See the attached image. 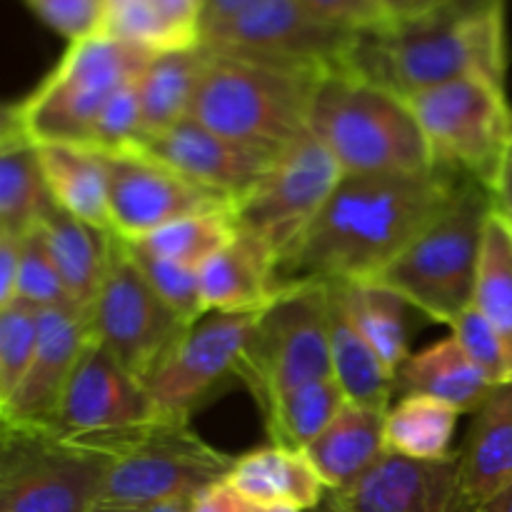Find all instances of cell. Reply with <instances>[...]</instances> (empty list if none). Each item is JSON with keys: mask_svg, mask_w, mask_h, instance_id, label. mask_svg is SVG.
Listing matches in <instances>:
<instances>
[{"mask_svg": "<svg viewBox=\"0 0 512 512\" xmlns=\"http://www.w3.org/2000/svg\"><path fill=\"white\" fill-rule=\"evenodd\" d=\"M465 175H343L320 213L278 260L280 290L375 280L450 203Z\"/></svg>", "mask_w": 512, "mask_h": 512, "instance_id": "obj_1", "label": "cell"}, {"mask_svg": "<svg viewBox=\"0 0 512 512\" xmlns=\"http://www.w3.org/2000/svg\"><path fill=\"white\" fill-rule=\"evenodd\" d=\"M345 70L400 98L465 75L505 85V10H473L455 3L430 18L360 35Z\"/></svg>", "mask_w": 512, "mask_h": 512, "instance_id": "obj_2", "label": "cell"}, {"mask_svg": "<svg viewBox=\"0 0 512 512\" xmlns=\"http://www.w3.org/2000/svg\"><path fill=\"white\" fill-rule=\"evenodd\" d=\"M325 73L208 45L190 118L225 138L283 150L308 133L310 105Z\"/></svg>", "mask_w": 512, "mask_h": 512, "instance_id": "obj_3", "label": "cell"}, {"mask_svg": "<svg viewBox=\"0 0 512 512\" xmlns=\"http://www.w3.org/2000/svg\"><path fill=\"white\" fill-rule=\"evenodd\" d=\"M308 130L330 150L343 175L430 173L433 153L408 100L345 68L315 88Z\"/></svg>", "mask_w": 512, "mask_h": 512, "instance_id": "obj_4", "label": "cell"}, {"mask_svg": "<svg viewBox=\"0 0 512 512\" xmlns=\"http://www.w3.org/2000/svg\"><path fill=\"white\" fill-rule=\"evenodd\" d=\"M153 55L105 33L70 43L28 95L5 105L3 130L20 135L35 148H88L95 120L108 100L138 80Z\"/></svg>", "mask_w": 512, "mask_h": 512, "instance_id": "obj_5", "label": "cell"}, {"mask_svg": "<svg viewBox=\"0 0 512 512\" xmlns=\"http://www.w3.org/2000/svg\"><path fill=\"white\" fill-rule=\"evenodd\" d=\"M490 213V190L480 180L463 178L450 203L370 283L395 290L435 323L453 325L473 305Z\"/></svg>", "mask_w": 512, "mask_h": 512, "instance_id": "obj_6", "label": "cell"}, {"mask_svg": "<svg viewBox=\"0 0 512 512\" xmlns=\"http://www.w3.org/2000/svg\"><path fill=\"white\" fill-rule=\"evenodd\" d=\"M83 438L113 458L100 500L105 505L193 500L225 483L238 460L213 448L183 418H153Z\"/></svg>", "mask_w": 512, "mask_h": 512, "instance_id": "obj_7", "label": "cell"}, {"mask_svg": "<svg viewBox=\"0 0 512 512\" xmlns=\"http://www.w3.org/2000/svg\"><path fill=\"white\" fill-rule=\"evenodd\" d=\"M333 378L330 290L323 283L288 285L258 315L238 380L265 415L283 395Z\"/></svg>", "mask_w": 512, "mask_h": 512, "instance_id": "obj_8", "label": "cell"}, {"mask_svg": "<svg viewBox=\"0 0 512 512\" xmlns=\"http://www.w3.org/2000/svg\"><path fill=\"white\" fill-rule=\"evenodd\" d=\"M110 458L83 435L13 428L0 435V512H93Z\"/></svg>", "mask_w": 512, "mask_h": 512, "instance_id": "obj_9", "label": "cell"}, {"mask_svg": "<svg viewBox=\"0 0 512 512\" xmlns=\"http://www.w3.org/2000/svg\"><path fill=\"white\" fill-rule=\"evenodd\" d=\"M405 100L428 140L435 165L490 188L512 138L505 85L483 75H465Z\"/></svg>", "mask_w": 512, "mask_h": 512, "instance_id": "obj_10", "label": "cell"}, {"mask_svg": "<svg viewBox=\"0 0 512 512\" xmlns=\"http://www.w3.org/2000/svg\"><path fill=\"white\" fill-rule=\"evenodd\" d=\"M90 325L110 355L143 383H148L160 360L188 328V323L155 293L130 255L128 243L115 233L108 273L90 308Z\"/></svg>", "mask_w": 512, "mask_h": 512, "instance_id": "obj_11", "label": "cell"}, {"mask_svg": "<svg viewBox=\"0 0 512 512\" xmlns=\"http://www.w3.org/2000/svg\"><path fill=\"white\" fill-rule=\"evenodd\" d=\"M340 178V165L308 130L280 150L268 173L235 203V223L263 238L280 260L320 213Z\"/></svg>", "mask_w": 512, "mask_h": 512, "instance_id": "obj_12", "label": "cell"}, {"mask_svg": "<svg viewBox=\"0 0 512 512\" xmlns=\"http://www.w3.org/2000/svg\"><path fill=\"white\" fill-rule=\"evenodd\" d=\"M258 315L260 310H210L190 323L145 383L155 415L190 420V415L230 378L238 380L240 360Z\"/></svg>", "mask_w": 512, "mask_h": 512, "instance_id": "obj_13", "label": "cell"}, {"mask_svg": "<svg viewBox=\"0 0 512 512\" xmlns=\"http://www.w3.org/2000/svg\"><path fill=\"white\" fill-rule=\"evenodd\" d=\"M108 168L110 230L125 243H138L180 218L210 210H233L235 203L193 183L143 150L103 155Z\"/></svg>", "mask_w": 512, "mask_h": 512, "instance_id": "obj_14", "label": "cell"}, {"mask_svg": "<svg viewBox=\"0 0 512 512\" xmlns=\"http://www.w3.org/2000/svg\"><path fill=\"white\" fill-rule=\"evenodd\" d=\"M358 40V33L315 18L298 0H263L203 35L210 48L320 70L345 68Z\"/></svg>", "mask_w": 512, "mask_h": 512, "instance_id": "obj_15", "label": "cell"}, {"mask_svg": "<svg viewBox=\"0 0 512 512\" xmlns=\"http://www.w3.org/2000/svg\"><path fill=\"white\" fill-rule=\"evenodd\" d=\"M158 418L148 385L125 370L98 338H90L78 360L55 428L63 435H88L128 428Z\"/></svg>", "mask_w": 512, "mask_h": 512, "instance_id": "obj_16", "label": "cell"}, {"mask_svg": "<svg viewBox=\"0 0 512 512\" xmlns=\"http://www.w3.org/2000/svg\"><path fill=\"white\" fill-rule=\"evenodd\" d=\"M90 338V313L78 308L40 310L38 350L20 388L8 403L0 405L3 425L55 428L65 390Z\"/></svg>", "mask_w": 512, "mask_h": 512, "instance_id": "obj_17", "label": "cell"}, {"mask_svg": "<svg viewBox=\"0 0 512 512\" xmlns=\"http://www.w3.org/2000/svg\"><path fill=\"white\" fill-rule=\"evenodd\" d=\"M328 495L343 512H470L460 493V453L440 460L385 453L358 483Z\"/></svg>", "mask_w": 512, "mask_h": 512, "instance_id": "obj_18", "label": "cell"}, {"mask_svg": "<svg viewBox=\"0 0 512 512\" xmlns=\"http://www.w3.org/2000/svg\"><path fill=\"white\" fill-rule=\"evenodd\" d=\"M140 150L233 203H238L268 173L280 153L225 138L193 118L180 120L175 128L145 143Z\"/></svg>", "mask_w": 512, "mask_h": 512, "instance_id": "obj_19", "label": "cell"}, {"mask_svg": "<svg viewBox=\"0 0 512 512\" xmlns=\"http://www.w3.org/2000/svg\"><path fill=\"white\" fill-rule=\"evenodd\" d=\"M205 313L263 310L280 293L278 253L258 235L240 230L198 268Z\"/></svg>", "mask_w": 512, "mask_h": 512, "instance_id": "obj_20", "label": "cell"}, {"mask_svg": "<svg viewBox=\"0 0 512 512\" xmlns=\"http://www.w3.org/2000/svg\"><path fill=\"white\" fill-rule=\"evenodd\" d=\"M460 453V493L470 512L512 485V383L495 385L475 410Z\"/></svg>", "mask_w": 512, "mask_h": 512, "instance_id": "obj_21", "label": "cell"}, {"mask_svg": "<svg viewBox=\"0 0 512 512\" xmlns=\"http://www.w3.org/2000/svg\"><path fill=\"white\" fill-rule=\"evenodd\" d=\"M228 485L248 503L290 505L303 512H313L328 498V488L305 450L278 445L240 455L228 475Z\"/></svg>", "mask_w": 512, "mask_h": 512, "instance_id": "obj_22", "label": "cell"}, {"mask_svg": "<svg viewBox=\"0 0 512 512\" xmlns=\"http://www.w3.org/2000/svg\"><path fill=\"white\" fill-rule=\"evenodd\" d=\"M385 453V413L353 403H345L323 435L305 450L328 493L358 483Z\"/></svg>", "mask_w": 512, "mask_h": 512, "instance_id": "obj_23", "label": "cell"}, {"mask_svg": "<svg viewBox=\"0 0 512 512\" xmlns=\"http://www.w3.org/2000/svg\"><path fill=\"white\" fill-rule=\"evenodd\" d=\"M40 230L73 308L90 313L108 273L113 233L83 223L58 205L45 215Z\"/></svg>", "mask_w": 512, "mask_h": 512, "instance_id": "obj_24", "label": "cell"}, {"mask_svg": "<svg viewBox=\"0 0 512 512\" xmlns=\"http://www.w3.org/2000/svg\"><path fill=\"white\" fill-rule=\"evenodd\" d=\"M208 63V45L155 53L138 78L140 130L143 148L158 135L168 133L180 120L190 118L195 90Z\"/></svg>", "mask_w": 512, "mask_h": 512, "instance_id": "obj_25", "label": "cell"}, {"mask_svg": "<svg viewBox=\"0 0 512 512\" xmlns=\"http://www.w3.org/2000/svg\"><path fill=\"white\" fill-rule=\"evenodd\" d=\"M105 35L150 53L203 43L200 0H105Z\"/></svg>", "mask_w": 512, "mask_h": 512, "instance_id": "obj_26", "label": "cell"}, {"mask_svg": "<svg viewBox=\"0 0 512 512\" xmlns=\"http://www.w3.org/2000/svg\"><path fill=\"white\" fill-rule=\"evenodd\" d=\"M495 385L488 383L463 345L450 338L428 345L420 353H410L398 370V390L403 395H428L440 403L453 405L458 413H475L488 400Z\"/></svg>", "mask_w": 512, "mask_h": 512, "instance_id": "obj_27", "label": "cell"}, {"mask_svg": "<svg viewBox=\"0 0 512 512\" xmlns=\"http://www.w3.org/2000/svg\"><path fill=\"white\" fill-rule=\"evenodd\" d=\"M328 290L333 380L340 385L348 403L388 413L390 398L398 390V375L380 360V355L360 335L333 285H328Z\"/></svg>", "mask_w": 512, "mask_h": 512, "instance_id": "obj_28", "label": "cell"}, {"mask_svg": "<svg viewBox=\"0 0 512 512\" xmlns=\"http://www.w3.org/2000/svg\"><path fill=\"white\" fill-rule=\"evenodd\" d=\"M38 160L58 208L83 223L110 230L108 168L103 155L78 145H40Z\"/></svg>", "mask_w": 512, "mask_h": 512, "instance_id": "obj_29", "label": "cell"}, {"mask_svg": "<svg viewBox=\"0 0 512 512\" xmlns=\"http://www.w3.org/2000/svg\"><path fill=\"white\" fill-rule=\"evenodd\" d=\"M53 208L38 148L10 130H0V233H30Z\"/></svg>", "mask_w": 512, "mask_h": 512, "instance_id": "obj_30", "label": "cell"}, {"mask_svg": "<svg viewBox=\"0 0 512 512\" xmlns=\"http://www.w3.org/2000/svg\"><path fill=\"white\" fill-rule=\"evenodd\" d=\"M333 288L360 335L398 375L405 360L410 358L408 308L413 305L395 290L370 283V280L368 283H333Z\"/></svg>", "mask_w": 512, "mask_h": 512, "instance_id": "obj_31", "label": "cell"}, {"mask_svg": "<svg viewBox=\"0 0 512 512\" xmlns=\"http://www.w3.org/2000/svg\"><path fill=\"white\" fill-rule=\"evenodd\" d=\"M458 415L453 405L428 395H403L385 413V450L413 460L448 458Z\"/></svg>", "mask_w": 512, "mask_h": 512, "instance_id": "obj_32", "label": "cell"}, {"mask_svg": "<svg viewBox=\"0 0 512 512\" xmlns=\"http://www.w3.org/2000/svg\"><path fill=\"white\" fill-rule=\"evenodd\" d=\"M345 403L348 400L333 378L315 380L283 395L263 418L270 443L288 450H308V445L323 435Z\"/></svg>", "mask_w": 512, "mask_h": 512, "instance_id": "obj_33", "label": "cell"}, {"mask_svg": "<svg viewBox=\"0 0 512 512\" xmlns=\"http://www.w3.org/2000/svg\"><path fill=\"white\" fill-rule=\"evenodd\" d=\"M473 305L500 333L512 365V230L495 210L485 225Z\"/></svg>", "mask_w": 512, "mask_h": 512, "instance_id": "obj_34", "label": "cell"}, {"mask_svg": "<svg viewBox=\"0 0 512 512\" xmlns=\"http://www.w3.org/2000/svg\"><path fill=\"white\" fill-rule=\"evenodd\" d=\"M235 233H238V223H235L233 210H210V213L175 220V223L165 225V228L150 233L148 238L130 245L155 255V258L200 268L210 255L228 245L235 238Z\"/></svg>", "mask_w": 512, "mask_h": 512, "instance_id": "obj_35", "label": "cell"}, {"mask_svg": "<svg viewBox=\"0 0 512 512\" xmlns=\"http://www.w3.org/2000/svg\"><path fill=\"white\" fill-rule=\"evenodd\" d=\"M40 310L15 300L0 308V405L8 403L28 375L38 350Z\"/></svg>", "mask_w": 512, "mask_h": 512, "instance_id": "obj_36", "label": "cell"}, {"mask_svg": "<svg viewBox=\"0 0 512 512\" xmlns=\"http://www.w3.org/2000/svg\"><path fill=\"white\" fill-rule=\"evenodd\" d=\"M15 300L35 305L38 310L73 308L58 268L50 258L48 240L40 225L20 238V265H18V293Z\"/></svg>", "mask_w": 512, "mask_h": 512, "instance_id": "obj_37", "label": "cell"}, {"mask_svg": "<svg viewBox=\"0 0 512 512\" xmlns=\"http://www.w3.org/2000/svg\"><path fill=\"white\" fill-rule=\"evenodd\" d=\"M130 255L138 263V268L143 270V275L148 278V283L153 285L155 293L185 320V323H195L198 318L205 315L203 305V293H200V275L198 268H190V265L175 263V260L155 258V255L145 253V250L130 245Z\"/></svg>", "mask_w": 512, "mask_h": 512, "instance_id": "obj_38", "label": "cell"}, {"mask_svg": "<svg viewBox=\"0 0 512 512\" xmlns=\"http://www.w3.org/2000/svg\"><path fill=\"white\" fill-rule=\"evenodd\" d=\"M143 143V130H140V95L138 80L120 88L108 105L103 108L100 118L95 120L93 133H90L88 150L100 155L133 153L140 150Z\"/></svg>", "mask_w": 512, "mask_h": 512, "instance_id": "obj_39", "label": "cell"}, {"mask_svg": "<svg viewBox=\"0 0 512 512\" xmlns=\"http://www.w3.org/2000/svg\"><path fill=\"white\" fill-rule=\"evenodd\" d=\"M450 330H453L455 340L463 345L465 355L473 360L475 368L488 378L490 385L512 383V365L503 338L475 305L463 310L450 325Z\"/></svg>", "mask_w": 512, "mask_h": 512, "instance_id": "obj_40", "label": "cell"}, {"mask_svg": "<svg viewBox=\"0 0 512 512\" xmlns=\"http://www.w3.org/2000/svg\"><path fill=\"white\" fill-rule=\"evenodd\" d=\"M35 20L70 43L103 33L105 0H20Z\"/></svg>", "mask_w": 512, "mask_h": 512, "instance_id": "obj_41", "label": "cell"}, {"mask_svg": "<svg viewBox=\"0 0 512 512\" xmlns=\"http://www.w3.org/2000/svg\"><path fill=\"white\" fill-rule=\"evenodd\" d=\"M298 3L315 18L350 33L368 35L393 28V20L388 18L380 0H298Z\"/></svg>", "mask_w": 512, "mask_h": 512, "instance_id": "obj_42", "label": "cell"}, {"mask_svg": "<svg viewBox=\"0 0 512 512\" xmlns=\"http://www.w3.org/2000/svg\"><path fill=\"white\" fill-rule=\"evenodd\" d=\"M20 238L23 235L0 233V308L13 305L15 293H18Z\"/></svg>", "mask_w": 512, "mask_h": 512, "instance_id": "obj_43", "label": "cell"}, {"mask_svg": "<svg viewBox=\"0 0 512 512\" xmlns=\"http://www.w3.org/2000/svg\"><path fill=\"white\" fill-rule=\"evenodd\" d=\"M380 3L393 25H400L443 13V10L453 8L458 0H380Z\"/></svg>", "mask_w": 512, "mask_h": 512, "instance_id": "obj_44", "label": "cell"}, {"mask_svg": "<svg viewBox=\"0 0 512 512\" xmlns=\"http://www.w3.org/2000/svg\"><path fill=\"white\" fill-rule=\"evenodd\" d=\"M490 198H493V210L500 218L508 223L512 230V138L505 148L503 158H500L498 173H495L493 183H490Z\"/></svg>", "mask_w": 512, "mask_h": 512, "instance_id": "obj_45", "label": "cell"}, {"mask_svg": "<svg viewBox=\"0 0 512 512\" xmlns=\"http://www.w3.org/2000/svg\"><path fill=\"white\" fill-rule=\"evenodd\" d=\"M190 512H243V498L225 480L195 495Z\"/></svg>", "mask_w": 512, "mask_h": 512, "instance_id": "obj_46", "label": "cell"}, {"mask_svg": "<svg viewBox=\"0 0 512 512\" xmlns=\"http://www.w3.org/2000/svg\"><path fill=\"white\" fill-rule=\"evenodd\" d=\"M258 3H263V0H200V8H203V35L208 30L218 28V25L228 23V20L238 18L240 13H245V10H250Z\"/></svg>", "mask_w": 512, "mask_h": 512, "instance_id": "obj_47", "label": "cell"}, {"mask_svg": "<svg viewBox=\"0 0 512 512\" xmlns=\"http://www.w3.org/2000/svg\"><path fill=\"white\" fill-rule=\"evenodd\" d=\"M193 500H168V503H140V505H105L100 503L93 512H190Z\"/></svg>", "mask_w": 512, "mask_h": 512, "instance_id": "obj_48", "label": "cell"}, {"mask_svg": "<svg viewBox=\"0 0 512 512\" xmlns=\"http://www.w3.org/2000/svg\"><path fill=\"white\" fill-rule=\"evenodd\" d=\"M478 512H512V485L500 490L495 498H490Z\"/></svg>", "mask_w": 512, "mask_h": 512, "instance_id": "obj_49", "label": "cell"}, {"mask_svg": "<svg viewBox=\"0 0 512 512\" xmlns=\"http://www.w3.org/2000/svg\"><path fill=\"white\" fill-rule=\"evenodd\" d=\"M243 512H303L298 508H290V505H258L243 500Z\"/></svg>", "mask_w": 512, "mask_h": 512, "instance_id": "obj_50", "label": "cell"}, {"mask_svg": "<svg viewBox=\"0 0 512 512\" xmlns=\"http://www.w3.org/2000/svg\"><path fill=\"white\" fill-rule=\"evenodd\" d=\"M458 3L473 10H505V0H458Z\"/></svg>", "mask_w": 512, "mask_h": 512, "instance_id": "obj_51", "label": "cell"}, {"mask_svg": "<svg viewBox=\"0 0 512 512\" xmlns=\"http://www.w3.org/2000/svg\"><path fill=\"white\" fill-rule=\"evenodd\" d=\"M313 512H343V510H340L338 505H335V500L328 495V498L323 500V505H320V508H315Z\"/></svg>", "mask_w": 512, "mask_h": 512, "instance_id": "obj_52", "label": "cell"}]
</instances>
